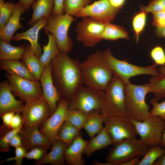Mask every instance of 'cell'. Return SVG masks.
Returning <instances> with one entry per match:
<instances>
[{"label":"cell","instance_id":"1","mask_svg":"<svg viewBox=\"0 0 165 165\" xmlns=\"http://www.w3.org/2000/svg\"><path fill=\"white\" fill-rule=\"evenodd\" d=\"M52 76L62 98L68 100L82 85L80 63L59 51L51 61Z\"/></svg>","mask_w":165,"mask_h":165},{"label":"cell","instance_id":"2","mask_svg":"<svg viewBox=\"0 0 165 165\" xmlns=\"http://www.w3.org/2000/svg\"><path fill=\"white\" fill-rule=\"evenodd\" d=\"M83 85L105 91L113 76V74L100 50L89 55L80 63Z\"/></svg>","mask_w":165,"mask_h":165},{"label":"cell","instance_id":"3","mask_svg":"<svg viewBox=\"0 0 165 165\" xmlns=\"http://www.w3.org/2000/svg\"><path fill=\"white\" fill-rule=\"evenodd\" d=\"M150 93L149 83L135 85L130 82L125 84V104L128 117L142 121L151 116L149 106L145 101L146 96Z\"/></svg>","mask_w":165,"mask_h":165},{"label":"cell","instance_id":"4","mask_svg":"<svg viewBox=\"0 0 165 165\" xmlns=\"http://www.w3.org/2000/svg\"><path fill=\"white\" fill-rule=\"evenodd\" d=\"M104 58L113 75L118 77L125 84L130 82L131 77L140 75L156 76L159 74L155 64L146 67L132 64L126 60H119L112 54L109 48L102 52Z\"/></svg>","mask_w":165,"mask_h":165},{"label":"cell","instance_id":"5","mask_svg":"<svg viewBox=\"0 0 165 165\" xmlns=\"http://www.w3.org/2000/svg\"><path fill=\"white\" fill-rule=\"evenodd\" d=\"M125 86L122 80L113 75L104 91L105 96L101 110V112L107 117L127 116L125 104Z\"/></svg>","mask_w":165,"mask_h":165},{"label":"cell","instance_id":"6","mask_svg":"<svg viewBox=\"0 0 165 165\" xmlns=\"http://www.w3.org/2000/svg\"><path fill=\"white\" fill-rule=\"evenodd\" d=\"M76 20L73 16L66 14H51L48 19L44 28L45 33L53 35L60 51L68 54L71 52L73 42L68 34V31L72 23Z\"/></svg>","mask_w":165,"mask_h":165},{"label":"cell","instance_id":"7","mask_svg":"<svg viewBox=\"0 0 165 165\" xmlns=\"http://www.w3.org/2000/svg\"><path fill=\"white\" fill-rule=\"evenodd\" d=\"M106 158L105 163L96 161V165H123L136 156H143L149 147L136 138L127 139L116 145Z\"/></svg>","mask_w":165,"mask_h":165},{"label":"cell","instance_id":"8","mask_svg":"<svg viewBox=\"0 0 165 165\" xmlns=\"http://www.w3.org/2000/svg\"><path fill=\"white\" fill-rule=\"evenodd\" d=\"M82 85L69 101L68 109L77 110L87 113L95 111L101 112L105 91Z\"/></svg>","mask_w":165,"mask_h":165},{"label":"cell","instance_id":"9","mask_svg":"<svg viewBox=\"0 0 165 165\" xmlns=\"http://www.w3.org/2000/svg\"><path fill=\"white\" fill-rule=\"evenodd\" d=\"M140 140L149 147L159 145L165 130V121L158 116H150L146 120L138 121L130 118Z\"/></svg>","mask_w":165,"mask_h":165},{"label":"cell","instance_id":"10","mask_svg":"<svg viewBox=\"0 0 165 165\" xmlns=\"http://www.w3.org/2000/svg\"><path fill=\"white\" fill-rule=\"evenodd\" d=\"M5 76L12 93L22 102L26 103L42 95V90L39 81L30 80L7 72Z\"/></svg>","mask_w":165,"mask_h":165},{"label":"cell","instance_id":"11","mask_svg":"<svg viewBox=\"0 0 165 165\" xmlns=\"http://www.w3.org/2000/svg\"><path fill=\"white\" fill-rule=\"evenodd\" d=\"M104 123L114 145L125 140L135 138L138 135L134 125L127 116L107 117Z\"/></svg>","mask_w":165,"mask_h":165},{"label":"cell","instance_id":"12","mask_svg":"<svg viewBox=\"0 0 165 165\" xmlns=\"http://www.w3.org/2000/svg\"><path fill=\"white\" fill-rule=\"evenodd\" d=\"M105 25L89 17H82L76 27L77 40L85 47H94L102 40L101 36Z\"/></svg>","mask_w":165,"mask_h":165},{"label":"cell","instance_id":"13","mask_svg":"<svg viewBox=\"0 0 165 165\" xmlns=\"http://www.w3.org/2000/svg\"><path fill=\"white\" fill-rule=\"evenodd\" d=\"M22 113L24 127L39 126L51 115L49 105L42 95L36 100L25 103Z\"/></svg>","mask_w":165,"mask_h":165},{"label":"cell","instance_id":"14","mask_svg":"<svg viewBox=\"0 0 165 165\" xmlns=\"http://www.w3.org/2000/svg\"><path fill=\"white\" fill-rule=\"evenodd\" d=\"M68 102L62 98L54 112L40 125V131L52 145L57 140V133L65 121Z\"/></svg>","mask_w":165,"mask_h":165},{"label":"cell","instance_id":"15","mask_svg":"<svg viewBox=\"0 0 165 165\" xmlns=\"http://www.w3.org/2000/svg\"><path fill=\"white\" fill-rule=\"evenodd\" d=\"M119 12L112 6L108 0H99L86 6L75 16L77 18L89 17L105 24L112 21Z\"/></svg>","mask_w":165,"mask_h":165},{"label":"cell","instance_id":"16","mask_svg":"<svg viewBox=\"0 0 165 165\" xmlns=\"http://www.w3.org/2000/svg\"><path fill=\"white\" fill-rule=\"evenodd\" d=\"M52 65L50 62L46 66L40 78V82L42 90V95L47 102L51 115L57 107V103L62 97L54 86L52 76Z\"/></svg>","mask_w":165,"mask_h":165},{"label":"cell","instance_id":"17","mask_svg":"<svg viewBox=\"0 0 165 165\" xmlns=\"http://www.w3.org/2000/svg\"><path fill=\"white\" fill-rule=\"evenodd\" d=\"M48 18L44 17L36 22L28 29L21 33H16L12 40L18 41L26 40L29 41L32 51L38 57L42 55V49L38 42L39 31L44 28L46 24Z\"/></svg>","mask_w":165,"mask_h":165},{"label":"cell","instance_id":"18","mask_svg":"<svg viewBox=\"0 0 165 165\" xmlns=\"http://www.w3.org/2000/svg\"><path fill=\"white\" fill-rule=\"evenodd\" d=\"M12 92L8 81L0 83V116L9 112H22L24 105L16 100Z\"/></svg>","mask_w":165,"mask_h":165},{"label":"cell","instance_id":"19","mask_svg":"<svg viewBox=\"0 0 165 165\" xmlns=\"http://www.w3.org/2000/svg\"><path fill=\"white\" fill-rule=\"evenodd\" d=\"M39 127H25L19 133L22 140L23 145L28 151L37 146L52 148V145L41 132Z\"/></svg>","mask_w":165,"mask_h":165},{"label":"cell","instance_id":"20","mask_svg":"<svg viewBox=\"0 0 165 165\" xmlns=\"http://www.w3.org/2000/svg\"><path fill=\"white\" fill-rule=\"evenodd\" d=\"M88 141L84 140L81 134L65 150V162L68 165H84L85 161L82 155Z\"/></svg>","mask_w":165,"mask_h":165},{"label":"cell","instance_id":"21","mask_svg":"<svg viewBox=\"0 0 165 165\" xmlns=\"http://www.w3.org/2000/svg\"><path fill=\"white\" fill-rule=\"evenodd\" d=\"M25 10L18 1L16 4L15 9L11 17L2 31H0V38L10 43L13 34L17 30L24 28V26L20 22L21 15Z\"/></svg>","mask_w":165,"mask_h":165},{"label":"cell","instance_id":"22","mask_svg":"<svg viewBox=\"0 0 165 165\" xmlns=\"http://www.w3.org/2000/svg\"><path fill=\"white\" fill-rule=\"evenodd\" d=\"M67 146L57 140L53 144L51 151L41 160L36 161L34 164L41 165L49 164L52 165L65 164V153Z\"/></svg>","mask_w":165,"mask_h":165},{"label":"cell","instance_id":"23","mask_svg":"<svg viewBox=\"0 0 165 165\" xmlns=\"http://www.w3.org/2000/svg\"><path fill=\"white\" fill-rule=\"evenodd\" d=\"M0 68L7 73L30 80L37 81L22 61L15 59L0 60Z\"/></svg>","mask_w":165,"mask_h":165},{"label":"cell","instance_id":"24","mask_svg":"<svg viewBox=\"0 0 165 165\" xmlns=\"http://www.w3.org/2000/svg\"><path fill=\"white\" fill-rule=\"evenodd\" d=\"M54 0H37L31 6L32 16L28 22L29 26H32L38 20L46 17L48 18L51 14Z\"/></svg>","mask_w":165,"mask_h":165},{"label":"cell","instance_id":"25","mask_svg":"<svg viewBox=\"0 0 165 165\" xmlns=\"http://www.w3.org/2000/svg\"><path fill=\"white\" fill-rule=\"evenodd\" d=\"M111 145H112L111 139L105 126L96 136L91 138L88 141L84 154L89 157L96 151Z\"/></svg>","mask_w":165,"mask_h":165},{"label":"cell","instance_id":"26","mask_svg":"<svg viewBox=\"0 0 165 165\" xmlns=\"http://www.w3.org/2000/svg\"><path fill=\"white\" fill-rule=\"evenodd\" d=\"M22 60L31 73L39 81L45 66L32 51L30 45H27Z\"/></svg>","mask_w":165,"mask_h":165},{"label":"cell","instance_id":"27","mask_svg":"<svg viewBox=\"0 0 165 165\" xmlns=\"http://www.w3.org/2000/svg\"><path fill=\"white\" fill-rule=\"evenodd\" d=\"M107 116L100 111H93L88 114L83 128L92 138L98 134L104 128Z\"/></svg>","mask_w":165,"mask_h":165},{"label":"cell","instance_id":"28","mask_svg":"<svg viewBox=\"0 0 165 165\" xmlns=\"http://www.w3.org/2000/svg\"><path fill=\"white\" fill-rule=\"evenodd\" d=\"M27 45L14 46L2 39L0 40V60L22 59Z\"/></svg>","mask_w":165,"mask_h":165},{"label":"cell","instance_id":"29","mask_svg":"<svg viewBox=\"0 0 165 165\" xmlns=\"http://www.w3.org/2000/svg\"><path fill=\"white\" fill-rule=\"evenodd\" d=\"M80 134L79 130L65 121L57 133V139L62 142L68 147Z\"/></svg>","mask_w":165,"mask_h":165},{"label":"cell","instance_id":"30","mask_svg":"<svg viewBox=\"0 0 165 165\" xmlns=\"http://www.w3.org/2000/svg\"><path fill=\"white\" fill-rule=\"evenodd\" d=\"M101 38L102 39L115 41L119 39H127L129 37L124 28L110 22L105 24Z\"/></svg>","mask_w":165,"mask_h":165},{"label":"cell","instance_id":"31","mask_svg":"<svg viewBox=\"0 0 165 165\" xmlns=\"http://www.w3.org/2000/svg\"><path fill=\"white\" fill-rule=\"evenodd\" d=\"M46 34L48 36V42L43 46V53L39 58L45 66L50 62L59 51L54 37L49 33Z\"/></svg>","mask_w":165,"mask_h":165},{"label":"cell","instance_id":"32","mask_svg":"<svg viewBox=\"0 0 165 165\" xmlns=\"http://www.w3.org/2000/svg\"><path fill=\"white\" fill-rule=\"evenodd\" d=\"M150 93L154 95L156 101L165 98V75L152 76L149 80Z\"/></svg>","mask_w":165,"mask_h":165},{"label":"cell","instance_id":"33","mask_svg":"<svg viewBox=\"0 0 165 165\" xmlns=\"http://www.w3.org/2000/svg\"><path fill=\"white\" fill-rule=\"evenodd\" d=\"M88 114L79 110L68 109L65 121L80 130L82 128H83Z\"/></svg>","mask_w":165,"mask_h":165},{"label":"cell","instance_id":"34","mask_svg":"<svg viewBox=\"0 0 165 165\" xmlns=\"http://www.w3.org/2000/svg\"><path fill=\"white\" fill-rule=\"evenodd\" d=\"M90 0H64V14L73 16L87 6L90 4Z\"/></svg>","mask_w":165,"mask_h":165},{"label":"cell","instance_id":"35","mask_svg":"<svg viewBox=\"0 0 165 165\" xmlns=\"http://www.w3.org/2000/svg\"><path fill=\"white\" fill-rule=\"evenodd\" d=\"M165 152V148L159 145L151 147L144 156L138 165H152L155 161Z\"/></svg>","mask_w":165,"mask_h":165},{"label":"cell","instance_id":"36","mask_svg":"<svg viewBox=\"0 0 165 165\" xmlns=\"http://www.w3.org/2000/svg\"><path fill=\"white\" fill-rule=\"evenodd\" d=\"M147 13L144 11L141 10L136 14L133 18L132 26L137 43L139 41L140 35L145 28L147 22Z\"/></svg>","mask_w":165,"mask_h":165},{"label":"cell","instance_id":"37","mask_svg":"<svg viewBox=\"0 0 165 165\" xmlns=\"http://www.w3.org/2000/svg\"><path fill=\"white\" fill-rule=\"evenodd\" d=\"M15 5L13 2L8 1L0 6V31L4 28L11 17Z\"/></svg>","mask_w":165,"mask_h":165},{"label":"cell","instance_id":"38","mask_svg":"<svg viewBox=\"0 0 165 165\" xmlns=\"http://www.w3.org/2000/svg\"><path fill=\"white\" fill-rule=\"evenodd\" d=\"M22 127L11 129L6 132L2 137L0 139V151L4 152L9 151V142L13 137L17 133H19Z\"/></svg>","mask_w":165,"mask_h":165},{"label":"cell","instance_id":"39","mask_svg":"<svg viewBox=\"0 0 165 165\" xmlns=\"http://www.w3.org/2000/svg\"><path fill=\"white\" fill-rule=\"evenodd\" d=\"M50 148L45 146L35 147L26 152L25 158L28 160L38 161L42 159L47 154L46 151Z\"/></svg>","mask_w":165,"mask_h":165},{"label":"cell","instance_id":"40","mask_svg":"<svg viewBox=\"0 0 165 165\" xmlns=\"http://www.w3.org/2000/svg\"><path fill=\"white\" fill-rule=\"evenodd\" d=\"M150 56L156 66L165 65V51L163 48L160 46L154 47L150 53Z\"/></svg>","mask_w":165,"mask_h":165},{"label":"cell","instance_id":"41","mask_svg":"<svg viewBox=\"0 0 165 165\" xmlns=\"http://www.w3.org/2000/svg\"><path fill=\"white\" fill-rule=\"evenodd\" d=\"M165 9V0H152L146 6H141L140 10L152 14Z\"/></svg>","mask_w":165,"mask_h":165},{"label":"cell","instance_id":"42","mask_svg":"<svg viewBox=\"0 0 165 165\" xmlns=\"http://www.w3.org/2000/svg\"><path fill=\"white\" fill-rule=\"evenodd\" d=\"M150 103L152 106L150 111L151 116L159 117L165 121V101L159 103L153 97L151 100Z\"/></svg>","mask_w":165,"mask_h":165},{"label":"cell","instance_id":"43","mask_svg":"<svg viewBox=\"0 0 165 165\" xmlns=\"http://www.w3.org/2000/svg\"><path fill=\"white\" fill-rule=\"evenodd\" d=\"M15 156L5 160L6 161L15 160V165H21L26 154L28 151L23 145L15 148Z\"/></svg>","mask_w":165,"mask_h":165},{"label":"cell","instance_id":"44","mask_svg":"<svg viewBox=\"0 0 165 165\" xmlns=\"http://www.w3.org/2000/svg\"><path fill=\"white\" fill-rule=\"evenodd\" d=\"M152 24L156 27L165 26V9L153 14Z\"/></svg>","mask_w":165,"mask_h":165},{"label":"cell","instance_id":"45","mask_svg":"<svg viewBox=\"0 0 165 165\" xmlns=\"http://www.w3.org/2000/svg\"><path fill=\"white\" fill-rule=\"evenodd\" d=\"M15 113L13 112H9L6 113L4 114L1 117L2 119L3 124L2 126L1 130H4L2 131L1 132V133L3 132L6 131V128H9L11 129L10 128V125L12 119Z\"/></svg>","mask_w":165,"mask_h":165},{"label":"cell","instance_id":"46","mask_svg":"<svg viewBox=\"0 0 165 165\" xmlns=\"http://www.w3.org/2000/svg\"><path fill=\"white\" fill-rule=\"evenodd\" d=\"M64 0H54L51 14L57 15L64 14Z\"/></svg>","mask_w":165,"mask_h":165},{"label":"cell","instance_id":"47","mask_svg":"<svg viewBox=\"0 0 165 165\" xmlns=\"http://www.w3.org/2000/svg\"><path fill=\"white\" fill-rule=\"evenodd\" d=\"M22 125V116L20 113H16L14 115L12 119L10 128L11 129H16L21 127Z\"/></svg>","mask_w":165,"mask_h":165},{"label":"cell","instance_id":"48","mask_svg":"<svg viewBox=\"0 0 165 165\" xmlns=\"http://www.w3.org/2000/svg\"><path fill=\"white\" fill-rule=\"evenodd\" d=\"M23 143L21 137L19 133L14 135L9 142V146L15 148L22 146Z\"/></svg>","mask_w":165,"mask_h":165},{"label":"cell","instance_id":"49","mask_svg":"<svg viewBox=\"0 0 165 165\" xmlns=\"http://www.w3.org/2000/svg\"><path fill=\"white\" fill-rule=\"evenodd\" d=\"M108 1L113 8L119 10L124 5L126 0H108Z\"/></svg>","mask_w":165,"mask_h":165},{"label":"cell","instance_id":"50","mask_svg":"<svg viewBox=\"0 0 165 165\" xmlns=\"http://www.w3.org/2000/svg\"><path fill=\"white\" fill-rule=\"evenodd\" d=\"M36 0H19L25 11H28Z\"/></svg>","mask_w":165,"mask_h":165},{"label":"cell","instance_id":"51","mask_svg":"<svg viewBox=\"0 0 165 165\" xmlns=\"http://www.w3.org/2000/svg\"><path fill=\"white\" fill-rule=\"evenodd\" d=\"M140 156H136L130 160L123 164V165H138L140 162Z\"/></svg>","mask_w":165,"mask_h":165},{"label":"cell","instance_id":"52","mask_svg":"<svg viewBox=\"0 0 165 165\" xmlns=\"http://www.w3.org/2000/svg\"><path fill=\"white\" fill-rule=\"evenodd\" d=\"M155 31L157 36L160 37H164L165 38V26L163 27H156Z\"/></svg>","mask_w":165,"mask_h":165},{"label":"cell","instance_id":"53","mask_svg":"<svg viewBox=\"0 0 165 165\" xmlns=\"http://www.w3.org/2000/svg\"><path fill=\"white\" fill-rule=\"evenodd\" d=\"M153 165H165V152L155 161Z\"/></svg>","mask_w":165,"mask_h":165},{"label":"cell","instance_id":"54","mask_svg":"<svg viewBox=\"0 0 165 165\" xmlns=\"http://www.w3.org/2000/svg\"><path fill=\"white\" fill-rule=\"evenodd\" d=\"M159 145L162 147L165 148V130L163 132Z\"/></svg>","mask_w":165,"mask_h":165},{"label":"cell","instance_id":"55","mask_svg":"<svg viewBox=\"0 0 165 165\" xmlns=\"http://www.w3.org/2000/svg\"><path fill=\"white\" fill-rule=\"evenodd\" d=\"M159 74L165 75V65L161 66L158 69Z\"/></svg>","mask_w":165,"mask_h":165},{"label":"cell","instance_id":"56","mask_svg":"<svg viewBox=\"0 0 165 165\" xmlns=\"http://www.w3.org/2000/svg\"><path fill=\"white\" fill-rule=\"evenodd\" d=\"M5 0H0V6L2 5L5 3Z\"/></svg>","mask_w":165,"mask_h":165},{"label":"cell","instance_id":"57","mask_svg":"<svg viewBox=\"0 0 165 165\" xmlns=\"http://www.w3.org/2000/svg\"><path fill=\"white\" fill-rule=\"evenodd\" d=\"M91 1L93 0H90Z\"/></svg>","mask_w":165,"mask_h":165}]
</instances>
